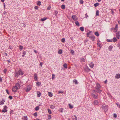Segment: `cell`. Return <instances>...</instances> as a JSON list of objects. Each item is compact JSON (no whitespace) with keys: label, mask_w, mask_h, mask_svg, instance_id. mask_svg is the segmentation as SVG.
<instances>
[{"label":"cell","mask_w":120,"mask_h":120,"mask_svg":"<svg viewBox=\"0 0 120 120\" xmlns=\"http://www.w3.org/2000/svg\"><path fill=\"white\" fill-rule=\"evenodd\" d=\"M5 4L7 10L18 15L22 11L23 6L20 0H5Z\"/></svg>","instance_id":"obj_7"},{"label":"cell","mask_w":120,"mask_h":120,"mask_svg":"<svg viewBox=\"0 0 120 120\" xmlns=\"http://www.w3.org/2000/svg\"><path fill=\"white\" fill-rule=\"evenodd\" d=\"M95 34L97 36H98L99 35L98 33L97 32H95Z\"/></svg>","instance_id":"obj_39"},{"label":"cell","mask_w":120,"mask_h":120,"mask_svg":"<svg viewBox=\"0 0 120 120\" xmlns=\"http://www.w3.org/2000/svg\"><path fill=\"white\" fill-rule=\"evenodd\" d=\"M38 77L39 81L45 85L51 81V74L47 68L43 67L39 71Z\"/></svg>","instance_id":"obj_11"},{"label":"cell","mask_w":120,"mask_h":120,"mask_svg":"<svg viewBox=\"0 0 120 120\" xmlns=\"http://www.w3.org/2000/svg\"><path fill=\"white\" fill-rule=\"evenodd\" d=\"M84 95L82 86L77 80H74L67 91V97L69 101L74 105H78L82 101Z\"/></svg>","instance_id":"obj_5"},{"label":"cell","mask_w":120,"mask_h":120,"mask_svg":"<svg viewBox=\"0 0 120 120\" xmlns=\"http://www.w3.org/2000/svg\"><path fill=\"white\" fill-rule=\"evenodd\" d=\"M69 81V76L65 72H60L56 76L54 86L58 89H65L68 87Z\"/></svg>","instance_id":"obj_8"},{"label":"cell","mask_w":120,"mask_h":120,"mask_svg":"<svg viewBox=\"0 0 120 120\" xmlns=\"http://www.w3.org/2000/svg\"><path fill=\"white\" fill-rule=\"evenodd\" d=\"M82 105L88 111L91 110L93 108V105L91 100L87 97L85 98L83 101Z\"/></svg>","instance_id":"obj_19"},{"label":"cell","mask_w":120,"mask_h":120,"mask_svg":"<svg viewBox=\"0 0 120 120\" xmlns=\"http://www.w3.org/2000/svg\"><path fill=\"white\" fill-rule=\"evenodd\" d=\"M36 97L35 93H29L27 95L24 101V107L25 109L29 111H32L38 104Z\"/></svg>","instance_id":"obj_10"},{"label":"cell","mask_w":120,"mask_h":120,"mask_svg":"<svg viewBox=\"0 0 120 120\" xmlns=\"http://www.w3.org/2000/svg\"><path fill=\"white\" fill-rule=\"evenodd\" d=\"M9 41L8 38L4 35L0 37V52L2 53L8 48Z\"/></svg>","instance_id":"obj_16"},{"label":"cell","mask_w":120,"mask_h":120,"mask_svg":"<svg viewBox=\"0 0 120 120\" xmlns=\"http://www.w3.org/2000/svg\"><path fill=\"white\" fill-rule=\"evenodd\" d=\"M69 74L71 77L72 78L75 77L77 75L76 72L73 69H71L69 72Z\"/></svg>","instance_id":"obj_24"},{"label":"cell","mask_w":120,"mask_h":120,"mask_svg":"<svg viewBox=\"0 0 120 120\" xmlns=\"http://www.w3.org/2000/svg\"><path fill=\"white\" fill-rule=\"evenodd\" d=\"M39 109V107H36V108H35V110H36V111H37Z\"/></svg>","instance_id":"obj_42"},{"label":"cell","mask_w":120,"mask_h":120,"mask_svg":"<svg viewBox=\"0 0 120 120\" xmlns=\"http://www.w3.org/2000/svg\"><path fill=\"white\" fill-rule=\"evenodd\" d=\"M107 78V86L113 97L120 103V68L110 72Z\"/></svg>","instance_id":"obj_4"},{"label":"cell","mask_w":120,"mask_h":120,"mask_svg":"<svg viewBox=\"0 0 120 120\" xmlns=\"http://www.w3.org/2000/svg\"><path fill=\"white\" fill-rule=\"evenodd\" d=\"M36 84L37 86H39L40 85V83L39 82H37Z\"/></svg>","instance_id":"obj_40"},{"label":"cell","mask_w":120,"mask_h":120,"mask_svg":"<svg viewBox=\"0 0 120 120\" xmlns=\"http://www.w3.org/2000/svg\"><path fill=\"white\" fill-rule=\"evenodd\" d=\"M72 18L73 20L75 21H76L78 20V19L77 16L75 15H73L72 16Z\"/></svg>","instance_id":"obj_31"},{"label":"cell","mask_w":120,"mask_h":120,"mask_svg":"<svg viewBox=\"0 0 120 120\" xmlns=\"http://www.w3.org/2000/svg\"><path fill=\"white\" fill-rule=\"evenodd\" d=\"M91 94L92 97L96 99L97 98L98 95L94 90H93L92 91Z\"/></svg>","instance_id":"obj_26"},{"label":"cell","mask_w":120,"mask_h":120,"mask_svg":"<svg viewBox=\"0 0 120 120\" xmlns=\"http://www.w3.org/2000/svg\"><path fill=\"white\" fill-rule=\"evenodd\" d=\"M90 118L91 120H103L104 119L105 115L100 109L96 108L91 111Z\"/></svg>","instance_id":"obj_13"},{"label":"cell","mask_w":120,"mask_h":120,"mask_svg":"<svg viewBox=\"0 0 120 120\" xmlns=\"http://www.w3.org/2000/svg\"><path fill=\"white\" fill-rule=\"evenodd\" d=\"M13 120H25L28 119L27 114L26 112L20 110L15 111L12 115Z\"/></svg>","instance_id":"obj_14"},{"label":"cell","mask_w":120,"mask_h":120,"mask_svg":"<svg viewBox=\"0 0 120 120\" xmlns=\"http://www.w3.org/2000/svg\"><path fill=\"white\" fill-rule=\"evenodd\" d=\"M89 6L96 7L99 5L101 0H84Z\"/></svg>","instance_id":"obj_22"},{"label":"cell","mask_w":120,"mask_h":120,"mask_svg":"<svg viewBox=\"0 0 120 120\" xmlns=\"http://www.w3.org/2000/svg\"><path fill=\"white\" fill-rule=\"evenodd\" d=\"M75 23L76 25L77 26H79V23L78 22H75Z\"/></svg>","instance_id":"obj_37"},{"label":"cell","mask_w":120,"mask_h":120,"mask_svg":"<svg viewBox=\"0 0 120 120\" xmlns=\"http://www.w3.org/2000/svg\"><path fill=\"white\" fill-rule=\"evenodd\" d=\"M4 0H1V1H2V2H3L4 1Z\"/></svg>","instance_id":"obj_45"},{"label":"cell","mask_w":120,"mask_h":120,"mask_svg":"<svg viewBox=\"0 0 120 120\" xmlns=\"http://www.w3.org/2000/svg\"><path fill=\"white\" fill-rule=\"evenodd\" d=\"M102 109L104 110L105 112H106L108 110V108L106 105H103L102 106Z\"/></svg>","instance_id":"obj_28"},{"label":"cell","mask_w":120,"mask_h":120,"mask_svg":"<svg viewBox=\"0 0 120 120\" xmlns=\"http://www.w3.org/2000/svg\"><path fill=\"white\" fill-rule=\"evenodd\" d=\"M120 52L116 43H107L102 47L95 71L96 77L104 81L111 71L120 68Z\"/></svg>","instance_id":"obj_1"},{"label":"cell","mask_w":120,"mask_h":120,"mask_svg":"<svg viewBox=\"0 0 120 120\" xmlns=\"http://www.w3.org/2000/svg\"><path fill=\"white\" fill-rule=\"evenodd\" d=\"M19 17V15L9 12L2 17V26L11 35L15 36L17 33Z\"/></svg>","instance_id":"obj_6"},{"label":"cell","mask_w":120,"mask_h":120,"mask_svg":"<svg viewBox=\"0 0 120 120\" xmlns=\"http://www.w3.org/2000/svg\"><path fill=\"white\" fill-rule=\"evenodd\" d=\"M6 86V77L0 70V88H4Z\"/></svg>","instance_id":"obj_21"},{"label":"cell","mask_w":120,"mask_h":120,"mask_svg":"<svg viewBox=\"0 0 120 120\" xmlns=\"http://www.w3.org/2000/svg\"><path fill=\"white\" fill-rule=\"evenodd\" d=\"M57 40L53 36L48 35L41 39L38 45L40 53L46 58H51L56 54L58 48Z\"/></svg>","instance_id":"obj_3"},{"label":"cell","mask_w":120,"mask_h":120,"mask_svg":"<svg viewBox=\"0 0 120 120\" xmlns=\"http://www.w3.org/2000/svg\"><path fill=\"white\" fill-rule=\"evenodd\" d=\"M94 105H97L98 104V101L97 100H95L94 101Z\"/></svg>","instance_id":"obj_32"},{"label":"cell","mask_w":120,"mask_h":120,"mask_svg":"<svg viewBox=\"0 0 120 120\" xmlns=\"http://www.w3.org/2000/svg\"><path fill=\"white\" fill-rule=\"evenodd\" d=\"M52 92H48V97H51L53 96V94L52 93Z\"/></svg>","instance_id":"obj_30"},{"label":"cell","mask_w":120,"mask_h":120,"mask_svg":"<svg viewBox=\"0 0 120 120\" xmlns=\"http://www.w3.org/2000/svg\"><path fill=\"white\" fill-rule=\"evenodd\" d=\"M48 112L49 114H51L52 113V112L49 109H48Z\"/></svg>","instance_id":"obj_38"},{"label":"cell","mask_w":120,"mask_h":120,"mask_svg":"<svg viewBox=\"0 0 120 120\" xmlns=\"http://www.w3.org/2000/svg\"><path fill=\"white\" fill-rule=\"evenodd\" d=\"M116 40H117L116 38H114L113 41L114 42H116Z\"/></svg>","instance_id":"obj_43"},{"label":"cell","mask_w":120,"mask_h":120,"mask_svg":"<svg viewBox=\"0 0 120 120\" xmlns=\"http://www.w3.org/2000/svg\"><path fill=\"white\" fill-rule=\"evenodd\" d=\"M65 6L64 5H62L61 6L62 8V9H64L65 8Z\"/></svg>","instance_id":"obj_35"},{"label":"cell","mask_w":120,"mask_h":120,"mask_svg":"<svg viewBox=\"0 0 120 120\" xmlns=\"http://www.w3.org/2000/svg\"><path fill=\"white\" fill-rule=\"evenodd\" d=\"M2 58L7 67H11L13 64L11 61H13V55L11 49H7L2 52Z\"/></svg>","instance_id":"obj_12"},{"label":"cell","mask_w":120,"mask_h":120,"mask_svg":"<svg viewBox=\"0 0 120 120\" xmlns=\"http://www.w3.org/2000/svg\"><path fill=\"white\" fill-rule=\"evenodd\" d=\"M58 51V53L61 55V56L64 60H68L69 59L70 53L69 51L65 47L62 46Z\"/></svg>","instance_id":"obj_18"},{"label":"cell","mask_w":120,"mask_h":120,"mask_svg":"<svg viewBox=\"0 0 120 120\" xmlns=\"http://www.w3.org/2000/svg\"><path fill=\"white\" fill-rule=\"evenodd\" d=\"M104 21L103 19L101 17L97 16L96 17L93 23V26L95 29L97 30L102 29L103 28Z\"/></svg>","instance_id":"obj_17"},{"label":"cell","mask_w":120,"mask_h":120,"mask_svg":"<svg viewBox=\"0 0 120 120\" xmlns=\"http://www.w3.org/2000/svg\"><path fill=\"white\" fill-rule=\"evenodd\" d=\"M64 66V67L65 68H67V64H64L63 65Z\"/></svg>","instance_id":"obj_41"},{"label":"cell","mask_w":120,"mask_h":120,"mask_svg":"<svg viewBox=\"0 0 120 120\" xmlns=\"http://www.w3.org/2000/svg\"><path fill=\"white\" fill-rule=\"evenodd\" d=\"M8 114L7 113H4L1 114L0 116V120H7L9 118Z\"/></svg>","instance_id":"obj_25"},{"label":"cell","mask_w":120,"mask_h":120,"mask_svg":"<svg viewBox=\"0 0 120 120\" xmlns=\"http://www.w3.org/2000/svg\"><path fill=\"white\" fill-rule=\"evenodd\" d=\"M111 111L109 117L114 120H120V111L119 108L116 105L112 104L111 105Z\"/></svg>","instance_id":"obj_15"},{"label":"cell","mask_w":120,"mask_h":120,"mask_svg":"<svg viewBox=\"0 0 120 120\" xmlns=\"http://www.w3.org/2000/svg\"><path fill=\"white\" fill-rule=\"evenodd\" d=\"M12 47L16 54L17 61L22 67L27 70L37 68L38 63L36 56L32 50L30 49H24L18 42Z\"/></svg>","instance_id":"obj_2"},{"label":"cell","mask_w":120,"mask_h":120,"mask_svg":"<svg viewBox=\"0 0 120 120\" xmlns=\"http://www.w3.org/2000/svg\"><path fill=\"white\" fill-rule=\"evenodd\" d=\"M120 0H105V3L107 7L109 8H114L119 5Z\"/></svg>","instance_id":"obj_20"},{"label":"cell","mask_w":120,"mask_h":120,"mask_svg":"<svg viewBox=\"0 0 120 120\" xmlns=\"http://www.w3.org/2000/svg\"><path fill=\"white\" fill-rule=\"evenodd\" d=\"M18 89V88L17 87L14 86L13 87L12 90L13 92H15L17 91Z\"/></svg>","instance_id":"obj_29"},{"label":"cell","mask_w":120,"mask_h":120,"mask_svg":"<svg viewBox=\"0 0 120 120\" xmlns=\"http://www.w3.org/2000/svg\"><path fill=\"white\" fill-rule=\"evenodd\" d=\"M90 113L84 107H79L76 108L72 114V118L73 120H90Z\"/></svg>","instance_id":"obj_9"},{"label":"cell","mask_w":120,"mask_h":120,"mask_svg":"<svg viewBox=\"0 0 120 120\" xmlns=\"http://www.w3.org/2000/svg\"><path fill=\"white\" fill-rule=\"evenodd\" d=\"M34 115L35 116H37V113H34Z\"/></svg>","instance_id":"obj_44"},{"label":"cell","mask_w":120,"mask_h":120,"mask_svg":"<svg viewBox=\"0 0 120 120\" xmlns=\"http://www.w3.org/2000/svg\"><path fill=\"white\" fill-rule=\"evenodd\" d=\"M34 78L35 80H36L37 79V75L35 74L34 75Z\"/></svg>","instance_id":"obj_34"},{"label":"cell","mask_w":120,"mask_h":120,"mask_svg":"<svg viewBox=\"0 0 120 120\" xmlns=\"http://www.w3.org/2000/svg\"><path fill=\"white\" fill-rule=\"evenodd\" d=\"M3 35V26L0 24V37Z\"/></svg>","instance_id":"obj_27"},{"label":"cell","mask_w":120,"mask_h":120,"mask_svg":"<svg viewBox=\"0 0 120 120\" xmlns=\"http://www.w3.org/2000/svg\"><path fill=\"white\" fill-rule=\"evenodd\" d=\"M31 89V86H28L27 87V90L26 91H29V90H30Z\"/></svg>","instance_id":"obj_33"},{"label":"cell","mask_w":120,"mask_h":120,"mask_svg":"<svg viewBox=\"0 0 120 120\" xmlns=\"http://www.w3.org/2000/svg\"><path fill=\"white\" fill-rule=\"evenodd\" d=\"M80 29L81 31H83L84 30V28L82 27H80Z\"/></svg>","instance_id":"obj_36"},{"label":"cell","mask_w":120,"mask_h":120,"mask_svg":"<svg viewBox=\"0 0 120 120\" xmlns=\"http://www.w3.org/2000/svg\"><path fill=\"white\" fill-rule=\"evenodd\" d=\"M62 3H64V5L68 9H71L74 5L73 0H60Z\"/></svg>","instance_id":"obj_23"}]
</instances>
